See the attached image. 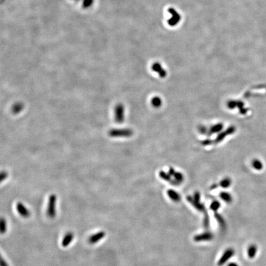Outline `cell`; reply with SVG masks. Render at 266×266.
I'll list each match as a JSON object with an SVG mask.
<instances>
[{"label":"cell","mask_w":266,"mask_h":266,"mask_svg":"<svg viewBox=\"0 0 266 266\" xmlns=\"http://www.w3.org/2000/svg\"><path fill=\"white\" fill-rule=\"evenodd\" d=\"M74 239V234L71 232L67 233L64 237L62 241V245L63 247H67Z\"/></svg>","instance_id":"cell-10"},{"label":"cell","mask_w":266,"mask_h":266,"mask_svg":"<svg viewBox=\"0 0 266 266\" xmlns=\"http://www.w3.org/2000/svg\"><path fill=\"white\" fill-rule=\"evenodd\" d=\"M214 217L217 221V224H218L220 228L222 231H225L227 228V224L224 219V217L221 214L218 213L217 212L214 213Z\"/></svg>","instance_id":"cell-9"},{"label":"cell","mask_w":266,"mask_h":266,"mask_svg":"<svg viewBox=\"0 0 266 266\" xmlns=\"http://www.w3.org/2000/svg\"><path fill=\"white\" fill-rule=\"evenodd\" d=\"M203 226L205 230H208L210 226V216L208 211L204 213V217L203 219Z\"/></svg>","instance_id":"cell-14"},{"label":"cell","mask_w":266,"mask_h":266,"mask_svg":"<svg viewBox=\"0 0 266 266\" xmlns=\"http://www.w3.org/2000/svg\"><path fill=\"white\" fill-rule=\"evenodd\" d=\"M56 195L55 194L51 195L49 197V199H48L47 215L51 219L54 218L56 216Z\"/></svg>","instance_id":"cell-2"},{"label":"cell","mask_w":266,"mask_h":266,"mask_svg":"<svg viewBox=\"0 0 266 266\" xmlns=\"http://www.w3.org/2000/svg\"><path fill=\"white\" fill-rule=\"evenodd\" d=\"M227 266H239V265L236 262H230L227 265Z\"/></svg>","instance_id":"cell-23"},{"label":"cell","mask_w":266,"mask_h":266,"mask_svg":"<svg viewBox=\"0 0 266 266\" xmlns=\"http://www.w3.org/2000/svg\"><path fill=\"white\" fill-rule=\"evenodd\" d=\"M231 184V180H230V179H224L221 183V186L223 188H228Z\"/></svg>","instance_id":"cell-19"},{"label":"cell","mask_w":266,"mask_h":266,"mask_svg":"<svg viewBox=\"0 0 266 266\" xmlns=\"http://www.w3.org/2000/svg\"><path fill=\"white\" fill-rule=\"evenodd\" d=\"M170 12L172 14V18L170 19V23L171 24V26H174V24L179 22V16L174 11V9H170Z\"/></svg>","instance_id":"cell-15"},{"label":"cell","mask_w":266,"mask_h":266,"mask_svg":"<svg viewBox=\"0 0 266 266\" xmlns=\"http://www.w3.org/2000/svg\"><path fill=\"white\" fill-rule=\"evenodd\" d=\"M108 134L112 138L129 137L132 135V131L130 129H112Z\"/></svg>","instance_id":"cell-3"},{"label":"cell","mask_w":266,"mask_h":266,"mask_svg":"<svg viewBox=\"0 0 266 266\" xmlns=\"http://www.w3.org/2000/svg\"><path fill=\"white\" fill-rule=\"evenodd\" d=\"M221 207V203H219V201L217 200H214L213 201L211 202L210 206V208L211 211H213L214 213L217 212V211L219 210V209Z\"/></svg>","instance_id":"cell-16"},{"label":"cell","mask_w":266,"mask_h":266,"mask_svg":"<svg viewBox=\"0 0 266 266\" xmlns=\"http://www.w3.org/2000/svg\"><path fill=\"white\" fill-rule=\"evenodd\" d=\"M214 235L210 231H206L203 233L197 234L193 237V240L195 242H203V241H208L213 240Z\"/></svg>","instance_id":"cell-6"},{"label":"cell","mask_w":266,"mask_h":266,"mask_svg":"<svg viewBox=\"0 0 266 266\" xmlns=\"http://www.w3.org/2000/svg\"><path fill=\"white\" fill-rule=\"evenodd\" d=\"M234 255L235 250L233 248H229L226 249L217 262V265L223 266L234 256Z\"/></svg>","instance_id":"cell-4"},{"label":"cell","mask_w":266,"mask_h":266,"mask_svg":"<svg viewBox=\"0 0 266 266\" xmlns=\"http://www.w3.org/2000/svg\"><path fill=\"white\" fill-rule=\"evenodd\" d=\"M167 194H168L169 198H170L172 201H173L174 202H176V203L179 202L181 200L180 195L175 190H169L167 192Z\"/></svg>","instance_id":"cell-11"},{"label":"cell","mask_w":266,"mask_h":266,"mask_svg":"<svg viewBox=\"0 0 266 266\" xmlns=\"http://www.w3.org/2000/svg\"><path fill=\"white\" fill-rule=\"evenodd\" d=\"M8 174L6 171H2L1 173V176H0V177H1V182H3V180H5L7 177H8Z\"/></svg>","instance_id":"cell-21"},{"label":"cell","mask_w":266,"mask_h":266,"mask_svg":"<svg viewBox=\"0 0 266 266\" xmlns=\"http://www.w3.org/2000/svg\"><path fill=\"white\" fill-rule=\"evenodd\" d=\"M1 266H9L8 264L6 262V261L3 259V257L1 258Z\"/></svg>","instance_id":"cell-22"},{"label":"cell","mask_w":266,"mask_h":266,"mask_svg":"<svg viewBox=\"0 0 266 266\" xmlns=\"http://www.w3.org/2000/svg\"><path fill=\"white\" fill-rule=\"evenodd\" d=\"M0 231H1V234H3L6 233L7 231V223L6 219L4 217H2L1 221H0Z\"/></svg>","instance_id":"cell-18"},{"label":"cell","mask_w":266,"mask_h":266,"mask_svg":"<svg viewBox=\"0 0 266 266\" xmlns=\"http://www.w3.org/2000/svg\"><path fill=\"white\" fill-rule=\"evenodd\" d=\"M258 252V247L256 245H250L248 248V251H247V254H248V256L249 258L250 259H253L255 258L256 254Z\"/></svg>","instance_id":"cell-12"},{"label":"cell","mask_w":266,"mask_h":266,"mask_svg":"<svg viewBox=\"0 0 266 266\" xmlns=\"http://www.w3.org/2000/svg\"><path fill=\"white\" fill-rule=\"evenodd\" d=\"M23 108V105L22 103H16L13 106L12 108V111L15 114H17L20 113Z\"/></svg>","instance_id":"cell-17"},{"label":"cell","mask_w":266,"mask_h":266,"mask_svg":"<svg viewBox=\"0 0 266 266\" xmlns=\"http://www.w3.org/2000/svg\"><path fill=\"white\" fill-rule=\"evenodd\" d=\"M220 198L224 201L226 203H231L232 201V195L230 194V193L225 192H222L220 193Z\"/></svg>","instance_id":"cell-13"},{"label":"cell","mask_w":266,"mask_h":266,"mask_svg":"<svg viewBox=\"0 0 266 266\" xmlns=\"http://www.w3.org/2000/svg\"><path fill=\"white\" fill-rule=\"evenodd\" d=\"M105 236V233L104 231H100L92 235L88 239L90 244H95L98 243L100 240L104 238Z\"/></svg>","instance_id":"cell-8"},{"label":"cell","mask_w":266,"mask_h":266,"mask_svg":"<svg viewBox=\"0 0 266 266\" xmlns=\"http://www.w3.org/2000/svg\"><path fill=\"white\" fill-rule=\"evenodd\" d=\"M115 120L118 123H122L125 120V107L122 104H118L115 108Z\"/></svg>","instance_id":"cell-5"},{"label":"cell","mask_w":266,"mask_h":266,"mask_svg":"<svg viewBox=\"0 0 266 266\" xmlns=\"http://www.w3.org/2000/svg\"><path fill=\"white\" fill-rule=\"evenodd\" d=\"M187 200L192 206L195 208L197 211L201 213H204L207 211L204 205L200 202V194L198 192H196L193 195V197H187Z\"/></svg>","instance_id":"cell-1"},{"label":"cell","mask_w":266,"mask_h":266,"mask_svg":"<svg viewBox=\"0 0 266 266\" xmlns=\"http://www.w3.org/2000/svg\"><path fill=\"white\" fill-rule=\"evenodd\" d=\"M16 209L18 213L24 218H28L30 216V213L29 210L21 202H18L17 203Z\"/></svg>","instance_id":"cell-7"},{"label":"cell","mask_w":266,"mask_h":266,"mask_svg":"<svg viewBox=\"0 0 266 266\" xmlns=\"http://www.w3.org/2000/svg\"><path fill=\"white\" fill-rule=\"evenodd\" d=\"M152 104L155 107H159L161 105V100L159 98H154L152 101Z\"/></svg>","instance_id":"cell-20"}]
</instances>
